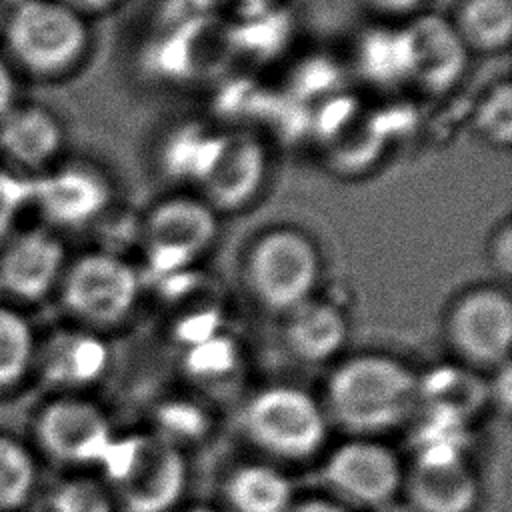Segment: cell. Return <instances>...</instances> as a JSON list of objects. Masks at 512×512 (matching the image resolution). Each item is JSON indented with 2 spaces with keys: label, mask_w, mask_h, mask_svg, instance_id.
I'll use <instances>...</instances> for the list:
<instances>
[{
  "label": "cell",
  "mask_w": 512,
  "mask_h": 512,
  "mask_svg": "<svg viewBox=\"0 0 512 512\" xmlns=\"http://www.w3.org/2000/svg\"><path fill=\"white\" fill-rule=\"evenodd\" d=\"M174 512H220V510L210 508V506H190V508H182V510H174Z\"/></svg>",
  "instance_id": "33"
},
{
  "label": "cell",
  "mask_w": 512,
  "mask_h": 512,
  "mask_svg": "<svg viewBox=\"0 0 512 512\" xmlns=\"http://www.w3.org/2000/svg\"><path fill=\"white\" fill-rule=\"evenodd\" d=\"M404 30L410 50V80L434 92L450 88L464 72L468 50L454 24L426 14Z\"/></svg>",
  "instance_id": "17"
},
{
  "label": "cell",
  "mask_w": 512,
  "mask_h": 512,
  "mask_svg": "<svg viewBox=\"0 0 512 512\" xmlns=\"http://www.w3.org/2000/svg\"><path fill=\"white\" fill-rule=\"evenodd\" d=\"M0 16H2V0H0Z\"/></svg>",
  "instance_id": "34"
},
{
  "label": "cell",
  "mask_w": 512,
  "mask_h": 512,
  "mask_svg": "<svg viewBox=\"0 0 512 512\" xmlns=\"http://www.w3.org/2000/svg\"><path fill=\"white\" fill-rule=\"evenodd\" d=\"M116 436L106 410L86 394H50L30 420L28 442L38 458L86 472L100 468Z\"/></svg>",
  "instance_id": "4"
},
{
  "label": "cell",
  "mask_w": 512,
  "mask_h": 512,
  "mask_svg": "<svg viewBox=\"0 0 512 512\" xmlns=\"http://www.w3.org/2000/svg\"><path fill=\"white\" fill-rule=\"evenodd\" d=\"M454 28L466 48L502 50L512 38V0H464Z\"/></svg>",
  "instance_id": "22"
},
{
  "label": "cell",
  "mask_w": 512,
  "mask_h": 512,
  "mask_svg": "<svg viewBox=\"0 0 512 512\" xmlns=\"http://www.w3.org/2000/svg\"><path fill=\"white\" fill-rule=\"evenodd\" d=\"M106 344L88 328H58L38 336L32 380L52 394H84L106 370Z\"/></svg>",
  "instance_id": "14"
},
{
  "label": "cell",
  "mask_w": 512,
  "mask_h": 512,
  "mask_svg": "<svg viewBox=\"0 0 512 512\" xmlns=\"http://www.w3.org/2000/svg\"><path fill=\"white\" fill-rule=\"evenodd\" d=\"M360 66L380 84L410 80V50L406 30H376L360 46Z\"/></svg>",
  "instance_id": "23"
},
{
  "label": "cell",
  "mask_w": 512,
  "mask_h": 512,
  "mask_svg": "<svg viewBox=\"0 0 512 512\" xmlns=\"http://www.w3.org/2000/svg\"><path fill=\"white\" fill-rule=\"evenodd\" d=\"M480 132L496 146H508L512 136V96L508 82L500 84L478 110Z\"/></svg>",
  "instance_id": "26"
},
{
  "label": "cell",
  "mask_w": 512,
  "mask_h": 512,
  "mask_svg": "<svg viewBox=\"0 0 512 512\" xmlns=\"http://www.w3.org/2000/svg\"><path fill=\"white\" fill-rule=\"evenodd\" d=\"M420 404L418 376L400 360L364 352L342 360L326 382L324 412L350 436L378 438L402 426Z\"/></svg>",
  "instance_id": "1"
},
{
  "label": "cell",
  "mask_w": 512,
  "mask_h": 512,
  "mask_svg": "<svg viewBox=\"0 0 512 512\" xmlns=\"http://www.w3.org/2000/svg\"><path fill=\"white\" fill-rule=\"evenodd\" d=\"M320 276V256L308 236L276 228L260 236L246 260V280L254 298L272 312H290L312 298Z\"/></svg>",
  "instance_id": "6"
},
{
  "label": "cell",
  "mask_w": 512,
  "mask_h": 512,
  "mask_svg": "<svg viewBox=\"0 0 512 512\" xmlns=\"http://www.w3.org/2000/svg\"><path fill=\"white\" fill-rule=\"evenodd\" d=\"M66 250L50 228L14 230L0 242V294L14 306L38 304L54 290L66 270Z\"/></svg>",
  "instance_id": "10"
},
{
  "label": "cell",
  "mask_w": 512,
  "mask_h": 512,
  "mask_svg": "<svg viewBox=\"0 0 512 512\" xmlns=\"http://www.w3.org/2000/svg\"><path fill=\"white\" fill-rule=\"evenodd\" d=\"M492 256L496 262V268L502 274H510L512 268V236H510V226L504 224L496 238H494V248H492Z\"/></svg>",
  "instance_id": "28"
},
{
  "label": "cell",
  "mask_w": 512,
  "mask_h": 512,
  "mask_svg": "<svg viewBox=\"0 0 512 512\" xmlns=\"http://www.w3.org/2000/svg\"><path fill=\"white\" fill-rule=\"evenodd\" d=\"M322 480L330 498L344 506L376 510L398 498L404 470L394 450L378 438L352 436L326 456Z\"/></svg>",
  "instance_id": "8"
},
{
  "label": "cell",
  "mask_w": 512,
  "mask_h": 512,
  "mask_svg": "<svg viewBox=\"0 0 512 512\" xmlns=\"http://www.w3.org/2000/svg\"><path fill=\"white\" fill-rule=\"evenodd\" d=\"M268 170L264 146L250 134H222L200 186L214 210H238L260 190Z\"/></svg>",
  "instance_id": "15"
},
{
  "label": "cell",
  "mask_w": 512,
  "mask_h": 512,
  "mask_svg": "<svg viewBox=\"0 0 512 512\" xmlns=\"http://www.w3.org/2000/svg\"><path fill=\"white\" fill-rule=\"evenodd\" d=\"M242 430L262 452L280 460H306L326 442L328 416L306 390L274 384L254 392L242 408Z\"/></svg>",
  "instance_id": "5"
},
{
  "label": "cell",
  "mask_w": 512,
  "mask_h": 512,
  "mask_svg": "<svg viewBox=\"0 0 512 512\" xmlns=\"http://www.w3.org/2000/svg\"><path fill=\"white\" fill-rule=\"evenodd\" d=\"M46 512H116L102 478L88 472H68L46 494Z\"/></svg>",
  "instance_id": "24"
},
{
  "label": "cell",
  "mask_w": 512,
  "mask_h": 512,
  "mask_svg": "<svg viewBox=\"0 0 512 512\" xmlns=\"http://www.w3.org/2000/svg\"><path fill=\"white\" fill-rule=\"evenodd\" d=\"M64 310L82 328L122 322L136 306L140 278L136 268L110 252H88L66 264L58 284Z\"/></svg>",
  "instance_id": "7"
},
{
  "label": "cell",
  "mask_w": 512,
  "mask_h": 512,
  "mask_svg": "<svg viewBox=\"0 0 512 512\" xmlns=\"http://www.w3.org/2000/svg\"><path fill=\"white\" fill-rule=\"evenodd\" d=\"M66 6H70L72 10H76L78 14H94V12H102L106 8H110L116 0H60Z\"/></svg>",
  "instance_id": "31"
},
{
  "label": "cell",
  "mask_w": 512,
  "mask_h": 512,
  "mask_svg": "<svg viewBox=\"0 0 512 512\" xmlns=\"http://www.w3.org/2000/svg\"><path fill=\"white\" fill-rule=\"evenodd\" d=\"M402 488L416 512H470L478 500V480L454 442H424Z\"/></svg>",
  "instance_id": "11"
},
{
  "label": "cell",
  "mask_w": 512,
  "mask_h": 512,
  "mask_svg": "<svg viewBox=\"0 0 512 512\" xmlns=\"http://www.w3.org/2000/svg\"><path fill=\"white\" fill-rule=\"evenodd\" d=\"M40 458L32 444L0 430V512H22L36 496Z\"/></svg>",
  "instance_id": "21"
},
{
  "label": "cell",
  "mask_w": 512,
  "mask_h": 512,
  "mask_svg": "<svg viewBox=\"0 0 512 512\" xmlns=\"http://www.w3.org/2000/svg\"><path fill=\"white\" fill-rule=\"evenodd\" d=\"M30 188V176H22L0 160V242L14 232L18 216L30 206Z\"/></svg>",
  "instance_id": "25"
},
{
  "label": "cell",
  "mask_w": 512,
  "mask_h": 512,
  "mask_svg": "<svg viewBox=\"0 0 512 512\" xmlns=\"http://www.w3.org/2000/svg\"><path fill=\"white\" fill-rule=\"evenodd\" d=\"M230 512H288L294 504L290 478L272 464H240L224 480Z\"/></svg>",
  "instance_id": "19"
},
{
  "label": "cell",
  "mask_w": 512,
  "mask_h": 512,
  "mask_svg": "<svg viewBox=\"0 0 512 512\" xmlns=\"http://www.w3.org/2000/svg\"><path fill=\"white\" fill-rule=\"evenodd\" d=\"M38 334L20 306L0 302V396L32 380Z\"/></svg>",
  "instance_id": "20"
},
{
  "label": "cell",
  "mask_w": 512,
  "mask_h": 512,
  "mask_svg": "<svg viewBox=\"0 0 512 512\" xmlns=\"http://www.w3.org/2000/svg\"><path fill=\"white\" fill-rule=\"evenodd\" d=\"M218 234L216 210L204 200L174 196L144 220V250L156 268H180L202 256Z\"/></svg>",
  "instance_id": "12"
},
{
  "label": "cell",
  "mask_w": 512,
  "mask_h": 512,
  "mask_svg": "<svg viewBox=\"0 0 512 512\" xmlns=\"http://www.w3.org/2000/svg\"><path fill=\"white\" fill-rule=\"evenodd\" d=\"M366 2L378 12L400 16V14H410L412 10H416L422 0H366Z\"/></svg>",
  "instance_id": "30"
},
{
  "label": "cell",
  "mask_w": 512,
  "mask_h": 512,
  "mask_svg": "<svg viewBox=\"0 0 512 512\" xmlns=\"http://www.w3.org/2000/svg\"><path fill=\"white\" fill-rule=\"evenodd\" d=\"M30 206L56 228L94 222L110 202V184L88 164H60L30 178Z\"/></svg>",
  "instance_id": "13"
},
{
  "label": "cell",
  "mask_w": 512,
  "mask_h": 512,
  "mask_svg": "<svg viewBox=\"0 0 512 512\" xmlns=\"http://www.w3.org/2000/svg\"><path fill=\"white\" fill-rule=\"evenodd\" d=\"M348 338V322L344 312L314 296L286 312L284 342L290 354L308 364L330 360L342 350Z\"/></svg>",
  "instance_id": "18"
},
{
  "label": "cell",
  "mask_w": 512,
  "mask_h": 512,
  "mask_svg": "<svg viewBox=\"0 0 512 512\" xmlns=\"http://www.w3.org/2000/svg\"><path fill=\"white\" fill-rule=\"evenodd\" d=\"M100 470L120 512H174L188 484L182 450L160 432L116 436Z\"/></svg>",
  "instance_id": "2"
},
{
  "label": "cell",
  "mask_w": 512,
  "mask_h": 512,
  "mask_svg": "<svg viewBox=\"0 0 512 512\" xmlns=\"http://www.w3.org/2000/svg\"><path fill=\"white\" fill-rule=\"evenodd\" d=\"M288 512H354L342 502L326 496H310L300 502H294Z\"/></svg>",
  "instance_id": "29"
},
{
  "label": "cell",
  "mask_w": 512,
  "mask_h": 512,
  "mask_svg": "<svg viewBox=\"0 0 512 512\" xmlns=\"http://www.w3.org/2000/svg\"><path fill=\"white\" fill-rule=\"evenodd\" d=\"M64 146V126L46 106L18 102L0 120V158L12 170L40 174L52 168Z\"/></svg>",
  "instance_id": "16"
},
{
  "label": "cell",
  "mask_w": 512,
  "mask_h": 512,
  "mask_svg": "<svg viewBox=\"0 0 512 512\" xmlns=\"http://www.w3.org/2000/svg\"><path fill=\"white\" fill-rule=\"evenodd\" d=\"M446 336L452 350L478 368L508 364L512 304L506 292L482 286L460 296L448 312Z\"/></svg>",
  "instance_id": "9"
},
{
  "label": "cell",
  "mask_w": 512,
  "mask_h": 512,
  "mask_svg": "<svg viewBox=\"0 0 512 512\" xmlns=\"http://www.w3.org/2000/svg\"><path fill=\"white\" fill-rule=\"evenodd\" d=\"M88 42L84 16L60 0H16L4 18L6 58L32 76L52 78L72 70Z\"/></svg>",
  "instance_id": "3"
},
{
  "label": "cell",
  "mask_w": 512,
  "mask_h": 512,
  "mask_svg": "<svg viewBox=\"0 0 512 512\" xmlns=\"http://www.w3.org/2000/svg\"><path fill=\"white\" fill-rule=\"evenodd\" d=\"M372 512H416V510H414L406 500L394 498V500L382 504L380 508H376V510H372Z\"/></svg>",
  "instance_id": "32"
},
{
  "label": "cell",
  "mask_w": 512,
  "mask_h": 512,
  "mask_svg": "<svg viewBox=\"0 0 512 512\" xmlns=\"http://www.w3.org/2000/svg\"><path fill=\"white\" fill-rule=\"evenodd\" d=\"M18 76L6 54L0 52V120L18 104Z\"/></svg>",
  "instance_id": "27"
}]
</instances>
